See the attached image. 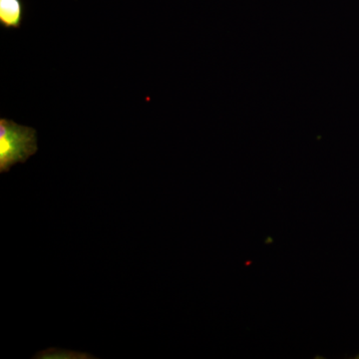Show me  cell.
Wrapping results in <instances>:
<instances>
[{
  "instance_id": "7a4b0ae2",
  "label": "cell",
  "mask_w": 359,
  "mask_h": 359,
  "mask_svg": "<svg viewBox=\"0 0 359 359\" xmlns=\"http://www.w3.org/2000/svg\"><path fill=\"white\" fill-rule=\"evenodd\" d=\"M25 15L22 0H0V26L6 29H20Z\"/></svg>"
},
{
  "instance_id": "3957f363",
  "label": "cell",
  "mask_w": 359,
  "mask_h": 359,
  "mask_svg": "<svg viewBox=\"0 0 359 359\" xmlns=\"http://www.w3.org/2000/svg\"><path fill=\"white\" fill-rule=\"evenodd\" d=\"M52 354L47 353L46 351L40 353L44 355L37 356V358H91L92 356H85L87 354L70 353V351H55V349H48Z\"/></svg>"
},
{
  "instance_id": "6da1fadb",
  "label": "cell",
  "mask_w": 359,
  "mask_h": 359,
  "mask_svg": "<svg viewBox=\"0 0 359 359\" xmlns=\"http://www.w3.org/2000/svg\"><path fill=\"white\" fill-rule=\"evenodd\" d=\"M37 151L34 129L0 118V173H7L18 163H25Z\"/></svg>"
}]
</instances>
